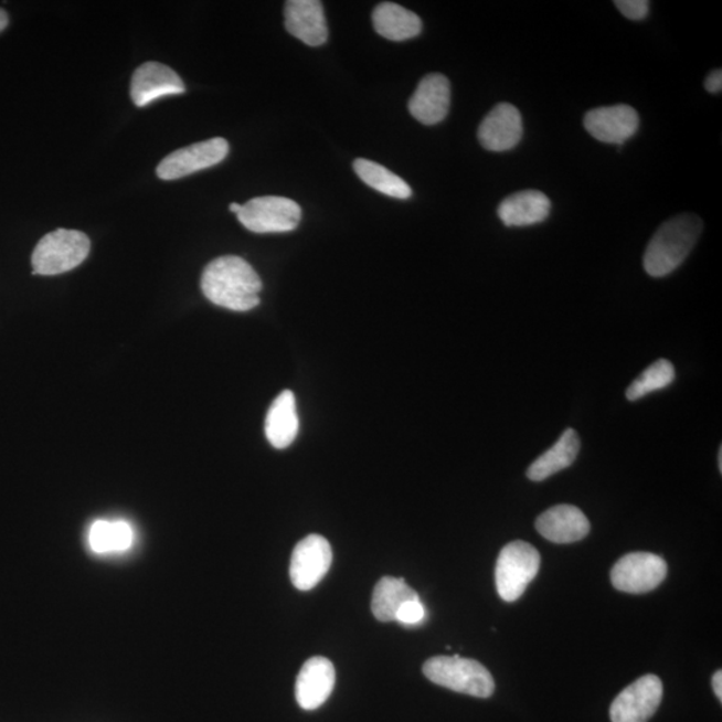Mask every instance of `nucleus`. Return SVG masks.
Masks as SVG:
<instances>
[{"instance_id":"obj_1","label":"nucleus","mask_w":722,"mask_h":722,"mask_svg":"<svg viewBox=\"0 0 722 722\" xmlns=\"http://www.w3.org/2000/svg\"><path fill=\"white\" fill-rule=\"evenodd\" d=\"M201 289L215 306L246 312L259 304L262 278L249 263L238 256H223L206 265Z\"/></svg>"},{"instance_id":"obj_2","label":"nucleus","mask_w":722,"mask_h":722,"mask_svg":"<svg viewBox=\"0 0 722 722\" xmlns=\"http://www.w3.org/2000/svg\"><path fill=\"white\" fill-rule=\"evenodd\" d=\"M704 225L699 215L680 214L663 223L650 240L644 268L651 277H665L686 262L699 241Z\"/></svg>"},{"instance_id":"obj_3","label":"nucleus","mask_w":722,"mask_h":722,"mask_svg":"<svg viewBox=\"0 0 722 722\" xmlns=\"http://www.w3.org/2000/svg\"><path fill=\"white\" fill-rule=\"evenodd\" d=\"M423 673L436 686L478 699H489L496 690V682L484 665L459 656L429 658L423 665Z\"/></svg>"},{"instance_id":"obj_4","label":"nucleus","mask_w":722,"mask_h":722,"mask_svg":"<svg viewBox=\"0 0 722 722\" xmlns=\"http://www.w3.org/2000/svg\"><path fill=\"white\" fill-rule=\"evenodd\" d=\"M91 253V240L85 233L56 230L46 234L35 246L31 264L34 275L55 276L79 267Z\"/></svg>"},{"instance_id":"obj_5","label":"nucleus","mask_w":722,"mask_h":722,"mask_svg":"<svg viewBox=\"0 0 722 722\" xmlns=\"http://www.w3.org/2000/svg\"><path fill=\"white\" fill-rule=\"evenodd\" d=\"M541 555L533 544L516 541L500 551L496 567L497 591L506 602L522 597L525 588L540 572Z\"/></svg>"},{"instance_id":"obj_6","label":"nucleus","mask_w":722,"mask_h":722,"mask_svg":"<svg viewBox=\"0 0 722 722\" xmlns=\"http://www.w3.org/2000/svg\"><path fill=\"white\" fill-rule=\"evenodd\" d=\"M237 219L246 230L255 233L293 232L300 224L301 208L294 200L265 195L241 205Z\"/></svg>"},{"instance_id":"obj_7","label":"nucleus","mask_w":722,"mask_h":722,"mask_svg":"<svg viewBox=\"0 0 722 722\" xmlns=\"http://www.w3.org/2000/svg\"><path fill=\"white\" fill-rule=\"evenodd\" d=\"M668 566L661 556L630 553L614 565L610 578L619 592L644 594L655 591L667 578Z\"/></svg>"},{"instance_id":"obj_8","label":"nucleus","mask_w":722,"mask_h":722,"mask_svg":"<svg viewBox=\"0 0 722 722\" xmlns=\"http://www.w3.org/2000/svg\"><path fill=\"white\" fill-rule=\"evenodd\" d=\"M230 153L226 139L215 137L173 151L158 164L157 176L164 181L182 179L224 161Z\"/></svg>"},{"instance_id":"obj_9","label":"nucleus","mask_w":722,"mask_h":722,"mask_svg":"<svg viewBox=\"0 0 722 722\" xmlns=\"http://www.w3.org/2000/svg\"><path fill=\"white\" fill-rule=\"evenodd\" d=\"M332 565L331 544L325 537L310 534L296 544L290 559V581L301 592L318 586Z\"/></svg>"},{"instance_id":"obj_10","label":"nucleus","mask_w":722,"mask_h":722,"mask_svg":"<svg viewBox=\"0 0 722 722\" xmlns=\"http://www.w3.org/2000/svg\"><path fill=\"white\" fill-rule=\"evenodd\" d=\"M662 681L655 675H646L623 690L613 701V722H648L661 705Z\"/></svg>"},{"instance_id":"obj_11","label":"nucleus","mask_w":722,"mask_h":722,"mask_svg":"<svg viewBox=\"0 0 722 722\" xmlns=\"http://www.w3.org/2000/svg\"><path fill=\"white\" fill-rule=\"evenodd\" d=\"M584 125L588 135L599 142L624 145L636 135L639 117L629 105L606 106L587 112Z\"/></svg>"},{"instance_id":"obj_12","label":"nucleus","mask_w":722,"mask_h":722,"mask_svg":"<svg viewBox=\"0 0 722 722\" xmlns=\"http://www.w3.org/2000/svg\"><path fill=\"white\" fill-rule=\"evenodd\" d=\"M185 93L179 74L163 63L147 62L132 74L130 94L132 103L145 107L168 95Z\"/></svg>"},{"instance_id":"obj_13","label":"nucleus","mask_w":722,"mask_h":722,"mask_svg":"<svg viewBox=\"0 0 722 722\" xmlns=\"http://www.w3.org/2000/svg\"><path fill=\"white\" fill-rule=\"evenodd\" d=\"M523 120L514 105L499 104L481 120L478 139L486 150L508 151L521 142Z\"/></svg>"},{"instance_id":"obj_14","label":"nucleus","mask_w":722,"mask_h":722,"mask_svg":"<svg viewBox=\"0 0 722 722\" xmlns=\"http://www.w3.org/2000/svg\"><path fill=\"white\" fill-rule=\"evenodd\" d=\"M285 29L310 47L322 46L328 41V26L318 0H289L285 3Z\"/></svg>"},{"instance_id":"obj_15","label":"nucleus","mask_w":722,"mask_h":722,"mask_svg":"<svg viewBox=\"0 0 722 722\" xmlns=\"http://www.w3.org/2000/svg\"><path fill=\"white\" fill-rule=\"evenodd\" d=\"M333 663L325 657H314L302 665L296 680V701L304 711H315L331 696L335 688Z\"/></svg>"},{"instance_id":"obj_16","label":"nucleus","mask_w":722,"mask_h":722,"mask_svg":"<svg viewBox=\"0 0 722 722\" xmlns=\"http://www.w3.org/2000/svg\"><path fill=\"white\" fill-rule=\"evenodd\" d=\"M452 103V86L442 74H429L421 81L408 103L411 116L423 125L440 124Z\"/></svg>"},{"instance_id":"obj_17","label":"nucleus","mask_w":722,"mask_h":722,"mask_svg":"<svg viewBox=\"0 0 722 722\" xmlns=\"http://www.w3.org/2000/svg\"><path fill=\"white\" fill-rule=\"evenodd\" d=\"M535 528L548 541L560 544L582 541L591 533V522L572 505L554 506L542 512Z\"/></svg>"},{"instance_id":"obj_18","label":"nucleus","mask_w":722,"mask_h":722,"mask_svg":"<svg viewBox=\"0 0 722 722\" xmlns=\"http://www.w3.org/2000/svg\"><path fill=\"white\" fill-rule=\"evenodd\" d=\"M550 209L546 194L538 190H523L500 202L498 215L506 226H530L543 223L549 217Z\"/></svg>"},{"instance_id":"obj_19","label":"nucleus","mask_w":722,"mask_h":722,"mask_svg":"<svg viewBox=\"0 0 722 722\" xmlns=\"http://www.w3.org/2000/svg\"><path fill=\"white\" fill-rule=\"evenodd\" d=\"M299 434L296 397L293 391H283L268 410L265 420V435L272 446L278 449L293 445Z\"/></svg>"},{"instance_id":"obj_20","label":"nucleus","mask_w":722,"mask_h":722,"mask_svg":"<svg viewBox=\"0 0 722 722\" xmlns=\"http://www.w3.org/2000/svg\"><path fill=\"white\" fill-rule=\"evenodd\" d=\"M372 22L379 35L394 42L411 40L420 35L423 29L421 18L415 12L391 2L376 6Z\"/></svg>"},{"instance_id":"obj_21","label":"nucleus","mask_w":722,"mask_h":722,"mask_svg":"<svg viewBox=\"0 0 722 722\" xmlns=\"http://www.w3.org/2000/svg\"><path fill=\"white\" fill-rule=\"evenodd\" d=\"M581 439L573 428L563 431L559 442L535 459L528 468V478L533 481H543L554 474L566 470L578 456Z\"/></svg>"},{"instance_id":"obj_22","label":"nucleus","mask_w":722,"mask_h":722,"mask_svg":"<svg viewBox=\"0 0 722 722\" xmlns=\"http://www.w3.org/2000/svg\"><path fill=\"white\" fill-rule=\"evenodd\" d=\"M421 599L413 587L405 584L403 578L383 576L372 594V613L380 623L395 620L396 613L405 602Z\"/></svg>"},{"instance_id":"obj_23","label":"nucleus","mask_w":722,"mask_h":722,"mask_svg":"<svg viewBox=\"0 0 722 722\" xmlns=\"http://www.w3.org/2000/svg\"><path fill=\"white\" fill-rule=\"evenodd\" d=\"M354 173L359 179L378 192L397 200H407L413 195V189L401 177L376 162L358 158L353 162Z\"/></svg>"},{"instance_id":"obj_24","label":"nucleus","mask_w":722,"mask_h":722,"mask_svg":"<svg viewBox=\"0 0 722 722\" xmlns=\"http://www.w3.org/2000/svg\"><path fill=\"white\" fill-rule=\"evenodd\" d=\"M132 540H135L132 529L124 521L94 522L88 533L91 548L97 554L128 550Z\"/></svg>"},{"instance_id":"obj_25","label":"nucleus","mask_w":722,"mask_h":722,"mask_svg":"<svg viewBox=\"0 0 722 722\" xmlns=\"http://www.w3.org/2000/svg\"><path fill=\"white\" fill-rule=\"evenodd\" d=\"M675 379V365L668 359H658L629 385L628 390H626V399L629 402H637L656 391L669 387Z\"/></svg>"},{"instance_id":"obj_26","label":"nucleus","mask_w":722,"mask_h":722,"mask_svg":"<svg viewBox=\"0 0 722 722\" xmlns=\"http://www.w3.org/2000/svg\"><path fill=\"white\" fill-rule=\"evenodd\" d=\"M426 617V607H424L421 599H416L405 602L401 609L397 610L395 620L402 625L415 626L423 624Z\"/></svg>"},{"instance_id":"obj_27","label":"nucleus","mask_w":722,"mask_h":722,"mask_svg":"<svg viewBox=\"0 0 722 722\" xmlns=\"http://www.w3.org/2000/svg\"><path fill=\"white\" fill-rule=\"evenodd\" d=\"M625 18L631 21H643L649 14L650 3L648 0H617L614 2Z\"/></svg>"},{"instance_id":"obj_28","label":"nucleus","mask_w":722,"mask_h":722,"mask_svg":"<svg viewBox=\"0 0 722 722\" xmlns=\"http://www.w3.org/2000/svg\"><path fill=\"white\" fill-rule=\"evenodd\" d=\"M705 88L709 93L718 94L722 91V72L720 68L713 70L705 79Z\"/></svg>"},{"instance_id":"obj_29","label":"nucleus","mask_w":722,"mask_h":722,"mask_svg":"<svg viewBox=\"0 0 722 722\" xmlns=\"http://www.w3.org/2000/svg\"><path fill=\"white\" fill-rule=\"evenodd\" d=\"M712 687L714 690V694L718 696V699L722 701V671L718 670L715 671L712 680Z\"/></svg>"},{"instance_id":"obj_30","label":"nucleus","mask_w":722,"mask_h":722,"mask_svg":"<svg viewBox=\"0 0 722 722\" xmlns=\"http://www.w3.org/2000/svg\"><path fill=\"white\" fill-rule=\"evenodd\" d=\"M9 24V17L8 12H6L3 9H0V33L8 28Z\"/></svg>"},{"instance_id":"obj_31","label":"nucleus","mask_w":722,"mask_h":722,"mask_svg":"<svg viewBox=\"0 0 722 722\" xmlns=\"http://www.w3.org/2000/svg\"><path fill=\"white\" fill-rule=\"evenodd\" d=\"M230 211L237 215V213L241 211V205L236 204V202H233V204L230 205Z\"/></svg>"},{"instance_id":"obj_32","label":"nucleus","mask_w":722,"mask_h":722,"mask_svg":"<svg viewBox=\"0 0 722 722\" xmlns=\"http://www.w3.org/2000/svg\"><path fill=\"white\" fill-rule=\"evenodd\" d=\"M719 470L722 473V447L719 448Z\"/></svg>"}]
</instances>
